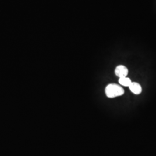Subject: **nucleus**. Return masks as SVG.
Masks as SVG:
<instances>
[{"label":"nucleus","instance_id":"nucleus-1","mask_svg":"<svg viewBox=\"0 0 156 156\" xmlns=\"http://www.w3.org/2000/svg\"><path fill=\"white\" fill-rule=\"evenodd\" d=\"M105 94L108 98H113L124 94V90L119 84L115 83L109 84L105 89Z\"/></svg>","mask_w":156,"mask_h":156},{"label":"nucleus","instance_id":"nucleus-2","mask_svg":"<svg viewBox=\"0 0 156 156\" xmlns=\"http://www.w3.org/2000/svg\"><path fill=\"white\" fill-rule=\"evenodd\" d=\"M115 73L117 77L119 78L127 77L128 73V70L127 68L122 65L118 66L115 71Z\"/></svg>","mask_w":156,"mask_h":156},{"label":"nucleus","instance_id":"nucleus-3","mask_svg":"<svg viewBox=\"0 0 156 156\" xmlns=\"http://www.w3.org/2000/svg\"><path fill=\"white\" fill-rule=\"evenodd\" d=\"M129 88L131 91L134 93V94H140L142 92V87L140 84L136 82H132L129 86Z\"/></svg>","mask_w":156,"mask_h":156},{"label":"nucleus","instance_id":"nucleus-4","mask_svg":"<svg viewBox=\"0 0 156 156\" xmlns=\"http://www.w3.org/2000/svg\"><path fill=\"white\" fill-rule=\"evenodd\" d=\"M119 83L125 87H129L132 83V82L129 78L124 77V78H119Z\"/></svg>","mask_w":156,"mask_h":156}]
</instances>
